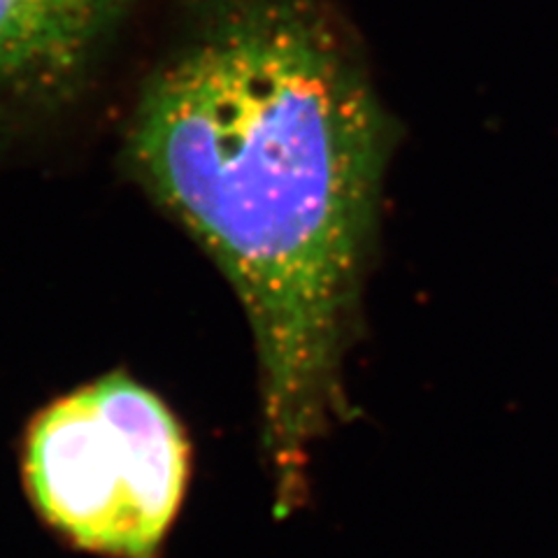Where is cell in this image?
Listing matches in <instances>:
<instances>
[{
	"label": "cell",
	"instance_id": "obj_1",
	"mask_svg": "<svg viewBox=\"0 0 558 558\" xmlns=\"http://www.w3.org/2000/svg\"><path fill=\"white\" fill-rule=\"evenodd\" d=\"M147 77L131 168L229 279L256 347L275 514L347 414L391 119L336 0H191Z\"/></svg>",
	"mask_w": 558,
	"mask_h": 558
},
{
	"label": "cell",
	"instance_id": "obj_2",
	"mask_svg": "<svg viewBox=\"0 0 558 558\" xmlns=\"http://www.w3.org/2000/svg\"><path fill=\"white\" fill-rule=\"evenodd\" d=\"M24 465L38 510L73 543L156 558L182 508L191 447L159 396L108 375L35 418Z\"/></svg>",
	"mask_w": 558,
	"mask_h": 558
},
{
	"label": "cell",
	"instance_id": "obj_3",
	"mask_svg": "<svg viewBox=\"0 0 558 558\" xmlns=\"http://www.w3.org/2000/svg\"><path fill=\"white\" fill-rule=\"evenodd\" d=\"M140 0H0V105L73 94Z\"/></svg>",
	"mask_w": 558,
	"mask_h": 558
}]
</instances>
